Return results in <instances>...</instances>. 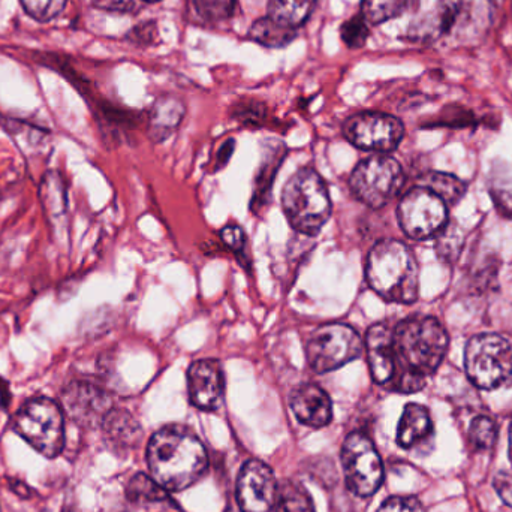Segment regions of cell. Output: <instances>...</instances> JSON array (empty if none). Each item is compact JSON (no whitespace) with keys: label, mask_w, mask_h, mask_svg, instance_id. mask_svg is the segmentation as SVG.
I'll return each instance as SVG.
<instances>
[{"label":"cell","mask_w":512,"mask_h":512,"mask_svg":"<svg viewBox=\"0 0 512 512\" xmlns=\"http://www.w3.org/2000/svg\"><path fill=\"white\" fill-rule=\"evenodd\" d=\"M444 325L432 316H411L393 328L394 370L390 385L403 394L423 390L448 351Z\"/></svg>","instance_id":"1"},{"label":"cell","mask_w":512,"mask_h":512,"mask_svg":"<svg viewBox=\"0 0 512 512\" xmlns=\"http://www.w3.org/2000/svg\"><path fill=\"white\" fill-rule=\"evenodd\" d=\"M147 463L153 480L170 492L194 486L209 466L206 448L198 436L182 426L164 427L152 436Z\"/></svg>","instance_id":"2"},{"label":"cell","mask_w":512,"mask_h":512,"mask_svg":"<svg viewBox=\"0 0 512 512\" xmlns=\"http://www.w3.org/2000/svg\"><path fill=\"white\" fill-rule=\"evenodd\" d=\"M366 279L388 303L412 304L420 297V267L414 252L399 240H381L370 249Z\"/></svg>","instance_id":"3"},{"label":"cell","mask_w":512,"mask_h":512,"mask_svg":"<svg viewBox=\"0 0 512 512\" xmlns=\"http://www.w3.org/2000/svg\"><path fill=\"white\" fill-rule=\"evenodd\" d=\"M282 206L289 225L301 236H316L331 216L330 192L312 168H301L286 182Z\"/></svg>","instance_id":"4"},{"label":"cell","mask_w":512,"mask_h":512,"mask_svg":"<svg viewBox=\"0 0 512 512\" xmlns=\"http://www.w3.org/2000/svg\"><path fill=\"white\" fill-rule=\"evenodd\" d=\"M15 432L42 456H59L65 445V418L62 406L47 397L24 403L12 420Z\"/></svg>","instance_id":"5"},{"label":"cell","mask_w":512,"mask_h":512,"mask_svg":"<svg viewBox=\"0 0 512 512\" xmlns=\"http://www.w3.org/2000/svg\"><path fill=\"white\" fill-rule=\"evenodd\" d=\"M465 370L472 384L483 390L512 385V343L499 334H478L465 349Z\"/></svg>","instance_id":"6"},{"label":"cell","mask_w":512,"mask_h":512,"mask_svg":"<svg viewBox=\"0 0 512 512\" xmlns=\"http://www.w3.org/2000/svg\"><path fill=\"white\" fill-rule=\"evenodd\" d=\"M364 340L351 325L330 322L313 331L306 343V358L310 369L328 373L361 357Z\"/></svg>","instance_id":"7"},{"label":"cell","mask_w":512,"mask_h":512,"mask_svg":"<svg viewBox=\"0 0 512 512\" xmlns=\"http://www.w3.org/2000/svg\"><path fill=\"white\" fill-rule=\"evenodd\" d=\"M405 183L402 165L388 155L364 159L352 171L349 186L358 201L370 209H382L397 197Z\"/></svg>","instance_id":"8"},{"label":"cell","mask_w":512,"mask_h":512,"mask_svg":"<svg viewBox=\"0 0 512 512\" xmlns=\"http://www.w3.org/2000/svg\"><path fill=\"white\" fill-rule=\"evenodd\" d=\"M397 218L409 239L427 240L447 227L448 206L435 192L418 185L400 200Z\"/></svg>","instance_id":"9"},{"label":"cell","mask_w":512,"mask_h":512,"mask_svg":"<svg viewBox=\"0 0 512 512\" xmlns=\"http://www.w3.org/2000/svg\"><path fill=\"white\" fill-rule=\"evenodd\" d=\"M342 465L346 486L354 495L369 498L384 481V465L373 442L363 433H351L343 442Z\"/></svg>","instance_id":"10"},{"label":"cell","mask_w":512,"mask_h":512,"mask_svg":"<svg viewBox=\"0 0 512 512\" xmlns=\"http://www.w3.org/2000/svg\"><path fill=\"white\" fill-rule=\"evenodd\" d=\"M343 135L357 149L387 155L402 143L405 126L391 114L366 111L343 123Z\"/></svg>","instance_id":"11"},{"label":"cell","mask_w":512,"mask_h":512,"mask_svg":"<svg viewBox=\"0 0 512 512\" xmlns=\"http://www.w3.org/2000/svg\"><path fill=\"white\" fill-rule=\"evenodd\" d=\"M237 501L242 512H274L279 484L273 471L259 460H249L237 480Z\"/></svg>","instance_id":"12"},{"label":"cell","mask_w":512,"mask_h":512,"mask_svg":"<svg viewBox=\"0 0 512 512\" xmlns=\"http://www.w3.org/2000/svg\"><path fill=\"white\" fill-rule=\"evenodd\" d=\"M62 409L72 421L84 427L102 424L111 411V399L104 390L87 382H72L62 393Z\"/></svg>","instance_id":"13"},{"label":"cell","mask_w":512,"mask_h":512,"mask_svg":"<svg viewBox=\"0 0 512 512\" xmlns=\"http://www.w3.org/2000/svg\"><path fill=\"white\" fill-rule=\"evenodd\" d=\"M224 370L218 360H198L188 370L189 400L201 411H218L224 403Z\"/></svg>","instance_id":"14"},{"label":"cell","mask_w":512,"mask_h":512,"mask_svg":"<svg viewBox=\"0 0 512 512\" xmlns=\"http://www.w3.org/2000/svg\"><path fill=\"white\" fill-rule=\"evenodd\" d=\"M367 363H369L370 375L373 381L379 385H388L393 379L394 348L393 328L387 324H375L367 330L364 339Z\"/></svg>","instance_id":"15"},{"label":"cell","mask_w":512,"mask_h":512,"mask_svg":"<svg viewBox=\"0 0 512 512\" xmlns=\"http://www.w3.org/2000/svg\"><path fill=\"white\" fill-rule=\"evenodd\" d=\"M291 409L304 426L322 429L333 418L330 396L315 384H303L291 393Z\"/></svg>","instance_id":"16"},{"label":"cell","mask_w":512,"mask_h":512,"mask_svg":"<svg viewBox=\"0 0 512 512\" xmlns=\"http://www.w3.org/2000/svg\"><path fill=\"white\" fill-rule=\"evenodd\" d=\"M433 433L432 418L424 406L409 403L403 411L397 427V444L412 448L430 438Z\"/></svg>","instance_id":"17"},{"label":"cell","mask_w":512,"mask_h":512,"mask_svg":"<svg viewBox=\"0 0 512 512\" xmlns=\"http://www.w3.org/2000/svg\"><path fill=\"white\" fill-rule=\"evenodd\" d=\"M105 438L116 450H131L140 442V424L129 412L122 409H111L102 421Z\"/></svg>","instance_id":"18"},{"label":"cell","mask_w":512,"mask_h":512,"mask_svg":"<svg viewBox=\"0 0 512 512\" xmlns=\"http://www.w3.org/2000/svg\"><path fill=\"white\" fill-rule=\"evenodd\" d=\"M183 116H185V107L179 99L173 98V96L159 98L153 105L152 113H150V137L156 143L167 140L179 128Z\"/></svg>","instance_id":"19"},{"label":"cell","mask_w":512,"mask_h":512,"mask_svg":"<svg viewBox=\"0 0 512 512\" xmlns=\"http://www.w3.org/2000/svg\"><path fill=\"white\" fill-rule=\"evenodd\" d=\"M237 0H188L186 14L198 26L215 27L236 17Z\"/></svg>","instance_id":"20"},{"label":"cell","mask_w":512,"mask_h":512,"mask_svg":"<svg viewBox=\"0 0 512 512\" xmlns=\"http://www.w3.org/2000/svg\"><path fill=\"white\" fill-rule=\"evenodd\" d=\"M297 36V29L280 23L271 17H262L252 24L249 38L268 48H282L291 44Z\"/></svg>","instance_id":"21"},{"label":"cell","mask_w":512,"mask_h":512,"mask_svg":"<svg viewBox=\"0 0 512 512\" xmlns=\"http://www.w3.org/2000/svg\"><path fill=\"white\" fill-rule=\"evenodd\" d=\"M469 0H438L436 12L432 17L427 18L423 27L418 30L420 36L424 38H433V36L442 35L450 32L451 27L459 20L460 15L465 12Z\"/></svg>","instance_id":"22"},{"label":"cell","mask_w":512,"mask_h":512,"mask_svg":"<svg viewBox=\"0 0 512 512\" xmlns=\"http://www.w3.org/2000/svg\"><path fill=\"white\" fill-rule=\"evenodd\" d=\"M420 0H363L361 15L369 24H382L400 17L406 12L415 11Z\"/></svg>","instance_id":"23"},{"label":"cell","mask_w":512,"mask_h":512,"mask_svg":"<svg viewBox=\"0 0 512 512\" xmlns=\"http://www.w3.org/2000/svg\"><path fill=\"white\" fill-rule=\"evenodd\" d=\"M315 5L316 0H268V17L298 29L306 23Z\"/></svg>","instance_id":"24"},{"label":"cell","mask_w":512,"mask_h":512,"mask_svg":"<svg viewBox=\"0 0 512 512\" xmlns=\"http://www.w3.org/2000/svg\"><path fill=\"white\" fill-rule=\"evenodd\" d=\"M283 153L285 149L270 150L267 158L262 161L258 174L255 179L254 198H252V210L258 212L267 203V197H270L271 188H273L274 177H276L277 168L282 165Z\"/></svg>","instance_id":"25"},{"label":"cell","mask_w":512,"mask_h":512,"mask_svg":"<svg viewBox=\"0 0 512 512\" xmlns=\"http://www.w3.org/2000/svg\"><path fill=\"white\" fill-rule=\"evenodd\" d=\"M489 191L493 203L505 218L512 219V165L501 164L490 174Z\"/></svg>","instance_id":"26"},{"label":"cell","mask_w":512,"mask_h":512,"mask_svg":"<svg viewBox=\"0 0 512 512\" xmlns=\"http://www.w3.org/2000/svg\"><path fill=\"white\" fill-rule=\"evenodd\" d=\"M421 186H426L445 201L447 206H454L462 200L466 192V183L459 177L447 173H429L421 180Z\"/></svg>","instance_id":"27"},{"label":"cell","mask_w":512,"mask_h":512,"mask_svg":"<svg viewBox=\"0 0 512 512\" xmlns=\"http://www.w3.org/2000/svg\"><path fill=\"white\" fill-rule=\"evenodd\" d=\"M277 504L282 512H316L309 492L301 484L291 480L279 484Z\"/></svg>","instance_id":"28"},{"label":"cell","mask_w":512,"mask_h":512,"mask_svg":"<svg viewBox=\"0 0 512 512\" xmlns=\"http://www.w3.org/2000/svg\"><path fill=\"white\" fill-rule=\"evenodd\" d=\"M126 496L134 504H155L167 499L165 489H162L153 478L144 474L135 475L126 487Z\"/></svg>","instance_id":"29"},{"label":"cell","mask_w":512,"mask_h":512,"mask_svg":"<svg viewBox=\"0 0 512 512\" xmlns=\"http://www.w3.org/2000/svg\"><path fill=\"white\" fill-rule=\"evenodd\" d=\"M462 248L463 234L457 225L447 224V227L436 236V252L444 261H456Z\"/></svg>","instance_id":"30"},{"label":"cell","mask_w":512,"mask_h":512,"mask_svg":"<svg viewBox=\"0 0 512 512\" xmlns=\"http://www.w3.org/2000/svg\"><path fill=\"white\" fill-rule=\"evenodd\" d=\"M498 438V426L490 417H477L469 427V442L478 450H489Z\"/></svg>","instance_id":"31"},{"label":"cell","mask_w":512,"mask_h":512,"mask_svg":"<svg viewBox=\"0 0 512 512\" xmlns=\"http://www.w3.org/2000/svg\"><path fill=\"white\" fill-rule=\"evenodd\" d=\"M68 0H21L24 11L36 21L47 23L62 14Z\"/></svg>","instance_id":"32"},{"label":"cell","mask_w":512,"mask_h":512,"mask_svg":"<svg viewBox=\"0 0 512 512\" xmlns=\"http://www.w3.org/2000/svg\"><path fill=\"white\" fill-rule=\"evenodd\" d=\"M340 35H342L343 42L348 47H363L366 44L367 38H369V23L364 20L363 15H355V17L349 18L348 21L343 23Z\"/></svg>","instance_id":"33"},{"label":"cell","mask_w":512,"mask_h":512,"mask_svg":"<svg viewBox=\"0 0 512 512\" xmlns=\"http://www.w3.org/2000/svg\"><path fill=\"white\" fill-rule=\"evenodd\" d=\"M378 512H424L423 505L412 496H394L382 504Z\"/></svg>","instance_id":"34"},{"label":"cell","mask_w":512,"mask_h":512,"mask_svg":"<svg viewBox=\"0 0 512 512\" xmlns=\"http://www.w3.org/2000/svg\"><path fill=\"white\" fill-rule=\"evenodd\" d=\"M221 239L231 251L242 256L246 248V234L239 225L230 224L222 228Z\"/></svg>","instance_id":"35"},{"label":"cell","mask_w":512,"mask_h":512,"mask_svg":"<svg viewBox=\"0 0 512 512\" xmlns=\"http://www.w3.org/2000/svg\"><path fill=\"white\" fill-rule=\"evenodd\" d=\"M92 3L102 11L119 12V14H128L135 11L138 6V0H92Z\"/></svg>","instance_id":"36"},{"label":"cell","mask_w":512,"mask_h":512,"mask_svg":"<svg viewBox=\"0 0 512 512\" xmlns=\"http://www.w3.org/2000/svg\"><path fill=\"white\" fill-rule=\"evenodd\" d=\"M493 486H495L496 492L501 496L502 501L505 504L510 505L512 507V474L511 472H499L495 477V481H493Z\"/></svg>","instance_id":"37"},{"label":"cell","mask_w":512,"mask_h":512,"mask_svg":"<svg viewBox=\"0 0 512 512\" xmlns=\"http://www.w3.org/2000/svg\"><path fill=\"white\" fill-rule=\"evenodd\" d=\"M234 152V140H228L225 141L224 144H222L221 152H219V158H218V164L225 165L228 162V159L231 158V155H233Z\"/></svg>","instance_id":"38"},{"label":"cell","mask_w":512,"mask_h":512,"mask_svg":"<svg viewBox=\"0 0 512 512\" xmlns=\"http://www.w3.org/2000/svg\"><path fill=\"white\" fill-rule=\"evenodd\" d=\"M9 484H11L12 490H14L17 495H20L21 498H27V496H29V487H27L26 484L15 480L9 481Z\"/></svg>","instance_id":"39"},{"label":"cell","mask_w":512,"mask_h":512,"mask_svg":"<svg viewBox=\"0 0 512 512\" xmlns=\"http://www.w3.org/2000/svg\"><path fill=\"white\" fill-rule=\"evenodd\" d=\"M510 459L512 462V423H511V429H510Z\"/></svg>","instance_id":"40"},{"label":"cell","mask_w":512,"mask_h":512,"mask_svg":"<svg viewBox=\"0 0 512 512\" xmlns=\"http://www.w3.org/2000/svg\"><path fill=\"white\" fill-rule=\"evenodd\" d=\"M146 2H159V0H146Z\"/></svg>","instance_id":"41"},{"label":"cell","mask_w":512,"mask_h":512,"mask_svg":"<svg viewBox=\"0 0 512 512\" xmlns=\"http://www.w3.org/2000/svg\"><path fill=\"white\" fill-rule=\"evenodd\" d=\"M0 512H2V511H0Z\"/></svg>","instance_id":"42"}]
</instances>
